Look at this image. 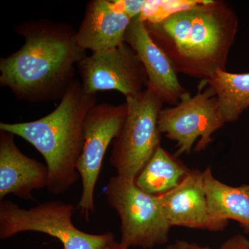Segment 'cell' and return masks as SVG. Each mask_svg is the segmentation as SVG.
<instances>
[{
    "instance_id": "16",
    "label": "cell",
    "mask_w": 249,
    "mask_h": 249,
    "mask_svg": "<svg viewBox=\"0 0 249 249\" xmlns=\"http://www.w3.org/2000/svg\"><path fill=\"white\" fill-rule=\"evenodd\" d=\"M205 81L217 95L219 111L226 124L238 120L249 108V73L219 71Z\"/></svg>"
},
{
    "instance_id": "11",
    "label": "cell",
    "mask_w": 249,
    "mask_h": 249,
    "mask_svg": "<svg viewBox=\"0 0 249 249\" xmlns=\"http://www.w3.org/2000/svg\"><path fill=\"white\" fill-rule=\"evenodd\" d=\"M125 42L138 55L151 87L164 103L176 106L186 90L178 79L173 64L152 38L142 16L134 18L127 29Z\"/></svg>"
},
{
    "instance_id": "5",
    "label": "cell",
    "mask_w": 249,
    "mask_h": 249,
    "mask_svg": "<svg viewBox=\"0 0 249 249\" xmlns=\"http://www.w3.org/2000/svg\"><path fill=\"white\" fill-rule=\"evenodd\" d=\"M103 192L120 219L123 245L151 249L168 242L171 227L158 196L118 175L109 178Z\"/></svg>"
},
{
    "instance_id": "6",
    "label": "cell",
    "mask_w": 249,
    "mask_h": 249,
    "mask_svg": "<svg viewBox=\"0 0 249 249\" xmlns=\"http://www.w3.org/2000/svg\"><path fill=\"white\" fill-rule=\"evenodd\" d=\"M73 205L49 201L26 209L11 200L0 203V239L6 240L22 232H39L58 239L64 249H105L114 234H89L72 222Z\"/></svg>"
},
{
    "instance_id": "1",
    "label": "cell",
    "mask_w": 249,
    "mask_h": 249,
    "mask_svg": "<svg viewBox=\"0 0 249 249\" xmlns=\"http://www.w3.org/2000/svg\"><path fill=\"white\" fill-rule=\"evenodd\" d=\"M144 22L177 73L206 80L227 71L239 19L225 1H196L161 19Z\"/></svg>"
},
{
    "instance_id": "18",
    "label": "cell",
    "mask_w": 249,
    "mask_h": 249,
    "mask_svg": "<svg viewBox=\"0 0 249 249\" xmlns=\"http://www.w3.org/2000/svg\"><path fill=\"white\" fill-rule=\"evenodd\" d=\"M219 249H249V240L242 234H236L225 241Z\"/></svg>"
},
{
    "instance_id": "19",
    "label": "cell",
    "mask_w": 249,
    "mask_h": 249,
    "mask_svg": "<svg viewBox=\"0 0 249 249\" xmlns=\"http://www.w3.org/2000/svg\"><path fill=\"white\" fill-rule=\"evenodd\" d=\"M166 249H213L209 247L201 246L195 242L187 241L176 240L172 245H168Z\"/></svg>"
},
{
    "instance_id": "4",
    "label": "cell",
    "mask_w": 249,
    "mask_h": 249,
    "mask_svg": "<svg viewBox=\"0 0 249 249\" xmlns=\"http://www.w3.org/2000/svg\"><path fill=\"white\" fill-rule=\"evenodd\" d=\"M125 98L127 115L113 142L109 161L118 176L135 181L160 145L158 120L164 101L148 85L139 94Z\"/></svg>"
},
{
    "instance_id": "2",
    "label": "cell",
    "mask_w": 249,
    "mask_h": 249,
    "mask_svg": "<svg viewBox=\"0 0 249 249\" xmlns=\"http://www.w3.org/2000/svg\"><path fill=\"white\" fill-rule=\"evenodd\" d=\"M24 44L0 60V83L31 103L61 98L73 81L75 65L86 56L67 24L47 19L18 25Z\"/></svg>"
},
{
    "instance_id": "9",
    "label": "cell",
    "mask_w": 249,
    "mask_h": 249,
    "mask_svg": "<svg viewBox=\"0 0 249 249\" xmlns=\"http://www.w3.org/2000/svg\"><path fill=\"white\" fill-rule=\"evenodd\" d=\"M77 66L82 87L89 94L116 90L127 98L139 94L148 85L143 65L126 42L116 48L86 55Z\"/></svg>"
},
{
    "instance_id": "14",
    "label": "cell",
    "mask_w": 249,
    "mask_h": 249,
    "mask_svg": "<svg viewBox=\"0 0 249 249\" xmlns=\"http://www.w3.org/2000/svg\"><path fill=\"white\" fill-rule=\"evenodd\" d=\"M203 183L213 217L223 222L235 221L249 233V183L229 186L214 178L210 167L203 171Z\"/></svg>"
},
{
    "instance_id": "3",
    "label": "cell",
    "mask_w": 249,
    "mask_h": 249,
    "mask_svg": "<svg viewBox=\"0 0 249 249\" xmlns=\"http://www.w3.org/2000/svg\"><path fill=\"white\" fill-rule=\"evenodd\" d=\"M96 105V94L85 92L81 83L73 80L48 115L30 122L0 124V131L24 139L44 157L47 188L52 194L66 193L80 178L76 165L84 144L85 118Z\"/></svg>"
},
{
    "instance_id": "17",
    "label": "cell",
    "mask_w": 249,
    "mask_h": 249,
    "mask_svg": "<svg viewBox=\"0 0 249 249\" xmlns=\"http://www.w3.org/2000/svg\"><path fill=\"white\" fill-rule=\"evenodd\" d=\"M114 2L117 7L125 13L132 19L142 16L146 4L145 1H135V0L114 1Z\"/></svg>"
},
{
    "instance_id": "10",
    "label": "cell",
    "mask_w": 249,
    "mask_h": 249,
    "mask_svg": "<svg viewBox=\"0 0 249 249\" xmlns=\"http://www.w3.org/2000/svg\"><path fill=\"white\" fill-rule=\"evenodd\" d=\"M158 196L171 227L219 232L229 224L211 214L203 183V172L199 169L191 170L178 186Z\"/></svg>"
},
{
    "instance_id": "12",
    "label": "cell",
    "mask_w": 249,
    "mask_h": 249,
    "mask_svg": "<svg viewBox=\"0 0 249 249\" xmlns=\"http://www.w3.org/2000/svg\"><path fill=\"white\" fill-rule=\"evenodd\" d=\"M14 137L0 131V200L10 194L35 200L32 192L47 188L48 169L47 165L22 153Z\"/></svg>"
},
{
    "instance_id": "13",
    "label": "cell",
    "mask_w": 249,
    "mask_h": 249,
    "mask_svg": "<svg viewBox=\"0 0 249 249\" xmlns=\"http://www.w3.org/2000/svg\"><path fill=\"white\" fill-rule=\"evenodd\" d=\"M132 19L114 1L92 0L87 4L75 38L82 49L92 53L116 48L125 42Z\"/></svg>"
},
{
    "instance_id": "7",
    "label": "cell",
    "mask_w": 249,
    "mask_h": 249,
    "mask_svg": "<svg viewBox=\"0 0 249 249\" xmlns=\"http://www.w3.org/2000/svg\"><path fill=\"white\" fill-rule=\"evenodd\" d=\"M199 86L196 95L191 96L186 91L178 105L162 109L159 116L160 133L177 142V157L191 153L198 139L199 142L195 150H205L213 141V134L226 124L213 89L207 85L203 89V81Z\"/></svg>"
},
{
    "instance_id": "8",
    "label": "cell",
    "mask_w": 249,
    "mask_h": 249,
    "mask_svg": "<svg viewBox=\"0 0 249 249\" xmlns=\"http://www.w3.org/2000/svg\"><path fill=\"white\" fill-rule=\"evenodd\" d=\"M126 115V103L120 106L103 103L93 106L85 118L84 144L76 170L83 186L78 209L86 219L94 211L95 187L106 151L120 132Z\"/></svg>"
},
{
    "instance_id": "20",
    "label": "cell",
    "mask_w": 249,
    "mask_h": 249,
    "mask_svg": "<svg viewBox=\"0 0 249 249\" xmlns=\"http://www.w3.org/2000/svg\"><path fill=\"white\" fill-rule=\"evenodd\" d=\"M105 249H129L127 247L123 245L121 242H118L115 239L111 240L110 242L108 243Z\"/></svg>"
},
{
    "instance_id": "15",
    "label": "cell",
    "mask_w": 249,
    "mask_h": 249,
    "mask_svg": "<svg viewBox=\"0 0 249 249\" xmlns=\"http://www.w3.org/2000/svg\"><path fill=\"white\" fill-rule=\"evenodd\" d=\"M191 170L160 145L134 181L145 193L160 196L178 186Z\"/></svg>"
}]
</instances>
